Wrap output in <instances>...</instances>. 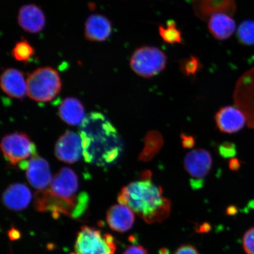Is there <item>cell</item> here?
Returning a JSON list of instances; mask_svg holds the SVG:
<instances>
[{"label":"cell","instance_id":"13","mask_svg":"<svg viewBox=\"0 0 254 254\" xmlns=\"http://www.w3.org/2000/svg\"><path fill=\"white\" fill-rule=\"evenodd\" d=\"M215 120L219 129L228 134L240 131L246 122L242 111L233 106L222 108L216 114Z\"/></svg>","mask_w":254,"mask_h":254},{"label":"cell","instance_id":"16","mask_svg":"<svg viewBox=\"0 0 254 254\" xmlns=\"http://www.w3.org/2000/svg\"><path fill=\"white\" fill-rule=\"evenodd\" d=\"M106 220L111 230L123 233L131 229L134 224L135 216L128 206L119 204L109 208Z\"/></svg>","mask_w":254,"mask_h":254},{"label":"cell","instance_id":"14","mask_svg":"<svg viewBox=\"0 0 254 254\" xmlns=\"http://www.w3.org/2000/svg\"><path fill=\"white\" fill-rule=\"evenodd\" d=\"M19 25L30 33H38L46 25V16L42 9L36 4H27L20 8L18 14Z\"/></svg>","mask_w":254,"mask_h":254},{"label":"cell","instance_id":"19","mask_svg":"<svg viewBox=\"0 0 254 254\" xmlns=\"http://www.w3.org/2000/svg\"><path fill=\"white\" fill-rule=\"evenodd\" d=\"M59 114L64 122L70 126H81L86 117L83 105L74 97L66 98L62 101Z\"/></svg>","mask_w":254,"mask_h":254},{"label":"cell","instance_id":"12","mask_svg":"<svg viewBox=\"0 0 254 254\" xmlns=\"http://www.w3.org/2000/svg\"><path fill=\"white\" fill-rule=\"evenodd\" d=\"M33 195L26 186L21 183L11 184L3 193L2 201L6 208L20 211L30 205Z\"/></svg>","mask_w":254,"mask_h":254},{"label":"cell","instance_id":"27","mask_svg":"<svg viewBox=\"0 0 254 254\" xmlns=\"http://www.w3.org/2000/svg\"><path fill=\"white\" fill-rule=\"evenodd\" d=\"M174 254H200L197 249L194 246L189 245H183L180 246Z\"/></svg>","mask_w":254,"mask_h":254},{"label":"cell","instance_id":"28","mask_svg":"<svg viewBox=\"0 0 254 254\" xmlns=\"http://www.w3.org/2000/svg\"><path fill=\"white\" fill-rule=\"evenodd\" d=\"M123 254H148L147 250L140 246H130Z\"/></svg>","mask_w":254,"mask_h":254},{"label":"cell","instance_id":"5","mask_svg":"<svg viewBox=\"0 0 254 254\" xmlns=\"http://www.w3.org/2000/svg\"><path fill=\"white\" fill-rule=\"evenodd\" d=\"M115 238L96 228L83 226L76 238L75 254H115Z\"/></svg>","mask_w":254,"mask_h":254},{"label":"cell","instance_id":"26","mask_svg":"<svg viewBox=\"0 0 254 254\" xmlns=\"http://www.w3.org/2000/svg\"><path fill=\"white\" fill-rule=\"evenodd\" d=\"M218 151L222 157H233L237 154L236 146L233 143L225 142L220 145Z\"/></svg>","mask_w":254,"mask_h":254},{"label":"cell","instance_id":"32","mask_svg":"<svg viewBox=\"0 0 254 254\" xmlns=\"http://www.w3.org/2000/svg\"><path fill=\"white\" fill-rule=\"evenodd\" d=\"M160 254H168V251L167 249H162L160 250Z\"/></svg>","mask_w":254,"mask_h":254},{"label":"cell","instance_id":"31","mask_svg":"<svg viewBox=\"0 0 254 254\" xmlns=\"http://www.w3.org/2000/svg\"><path fill=\"white\" fill-rule=\"evenodd\" d=\"M236 209L235 207H231L228 210V213L230 215H233L236 214Z\"/></svg>","mask_w":254,"mask_h":254},{"label":"cell","instance_id":"17","mask_svg":"<svg viewBox=\"0 0 254 254\" xmlns=\"http://www.w3.org/2000/svg\"><path fill=\"white\" fill-rule=\"evenodd\" d=\"M113 31L111 22L106 16L93 14L85 23V37L93 42H103L110 37Z\"/></svg>","mask_w":254,"mask_h":254},{"label":"cell","instance_id":"8","mask_svg":"<svg viewBox=\"0 0 254 254\" xmlns=\"http://www.w3.org/2000/svg\"><path fill=\"white\" fill-rule=\"evenodd\" d=\"M184 165L190 177L192 189L202 188L212 166V158L209 152L202 148L190 151L184 158Z\"/></svg>","mask_w":254,"mask_h":254},{"label":"cell","instance_id":"23","mask_svg":"<svg viewBox=\"0 0 254 254\" xmlns=\"http://www.w3.org/2000/svg\"><path fill=\"white\" fill-rule=\"evenodd\" d=\"M35 50L27 41L23 40L15 44L11 51L12 56L20 62H27L33 57Z\"/></svg>","mask_w":254,"mask_h":254},{"label":"cell","instance_id":"1","mask_svg":"<svg viewBox=\"0 0 254 254\" xmlns=\"http://www.w3.org/2000/svg\"><path fill=\"white\" fill-rule=\"evenodd\" d=\"M87 193L79 191L78 179L74 171L64 167L53 178L45 190H38L34 206L39 212H47L57 218L60 215L77 219L84 214L88 206Z\"/></svg>","mask_w":254,"mask_h":254},{"label":"cell","instance_id":"7","mask_svg":"<svg viewBox=\"0 0 254 254\" xmlns=\"http://www.w3.org/2000/svg\"><path fill=\"white\" fill-rule=\"evenodd\" d=\"M1 148L6 160L14 166L37 155L36 145L24 133L5 135L2 139Z\"/></svg>","mask_w":254,"mask_h":254},{"label":"cell","instance_id":"20","mask_svg":"<svg viewBox=\"0 0 254 254\" xmlns=\"http://www.w3.org/2000/svg\"><path fill=\"white\" fill-rule=\"evenodd\" d=\"M164 144L163 136L157 131H151L146 134L144 138V147L142 149L139 160L150 161L156 155Z\"/></svg>","mask_w":254,"mask_h":254},{"label":"cell","instance_id":"21","mask_svg":"<svg viewBox=\"0 0 254 254\" xmlns=\"http://www.w3.org/2000/svg\"><path fill=\"white\" fill-rule=\"evenodd\" d=\"M158 30L160 37L165 42L171 44L183 42L182 32L177 28L174 21H168L166 26L160 25Z\"/></svg>","mask_w":254,"mask_h":254},{"label":"cell","instance_id":"10","mask_svg":"<svg viewBox=\"0 0 254 254\" xmlns=\"http://www.w3.org/2000/svg\"><path fill=\"white\" fill-rule=\"evenodd\" d=\"M22 170H26L28 182L38 190H45L53 180L52 173L48 162L43 158L37 156L29 161L20 164Z\"/></svg>","mask_w":254,"mask_h":254},{"label":"cell","instance_id":"6","mask_svg":"<svg viewBox=\"0 0 254 254\" xmlns=\"http://www.w3.org/2000/svg\"><path fill=\"white\" fill-rule=\"evenodd\" d=\"M167 58L163 51L152 46L136 49L130 60V66L136 74L144 78H151L163 71Z\"/></svg>","mask_w":254,"mask_h":254},{"label":"cell","instance_id":"24","mask_svg":"<svg viewBox=\"0 0 254 254\" xmlns=\"http://www.w3.org/2000/svg\"><path fill=\"white\" fill-rule=\"evenodd\" d=\"M199 65L198 59L195 57H191L183 63L182 69L184 73L187 75H194L198 70Z\"/></svg>","mask_w":254,"mask_h":254},{"label":"cell","instance_id":"29","mask_svg":"<svg viewBox=\"0 0 254 254\" xmlns=\"http://www.w3.org/2000/svg\"><path fill=\"white\" fill-rule=\"evenodd\" d=\"M181 137H182V144L184 148H190L194 145L195 139L192 136L183 134L181 135Z\"/></svg>","mask_w":254,"mask_h":254},{"label":"cell","instance_id":"30","mask_svg":"<svg viewBox=\"0 0 254 254\" xmlns=\"http://www.w3.org/2000/svg\"><path fill=\"white\" fill-rule=\"evenodd\" d=\"M229 166L230 169L234 171H237L241 167L240 161L237 158H233L230 161Z\"/></svg>","mask_w":254,"mask_h":254},{"label":"cell","instance_id":"18","mask_svg":"<svg viewBox=\"0 0 254 254\" xmlns=\"http://www.w3.org/2000/svg\"><path fill=\"white\" fill-rule=\"evenodd\" d=\"M208 27L209 32L215 39L226 40L236 30V22L231 16L222 12H215L209 18Z\"/></svg>","mask_w":254,"mask_h":254},{"label":"cell","instance_id":"11","mask_svg":"<svg viewBox=\"0 0 254 254\" xmlns=\"http://www.w3.org/2000/svg\"><path fill=\"white\" fill-rule=\"evenodd\" d=\"M55 154L59 160L64 163H76L83 156L81 136L71 131L64 133L56 142Z\"/></svg>","mask_w":254,"mask_h":254},{"label":"cell","instance_id":"15","mask_svg":"<svg viewBox=\"0 0 254 254\" xmlns=\"http://www.w3.org/2000/svg\"><path fill=\"white\" fill-rule=\"evenodd\" d=\"M1 87L9 97L23 99L27 93V81L23 72L15 68H7L1 76Z\"/></svg>","mask_w":254,"mask_h":254},{"label":"cell","instance_id":"4","mask_svg":"<svg viewBox=\"0 0 254 254\" xmlns=\"http://www.w3.org/2000/svg\"><path fill=\"white\" fill-rule=\"evenodd\" d=\"M27 84L28 96L41 103L53 100L62 87L59 72L50 66L38 68L32 72L27 78Z\"/></svg>","mask_w":254,"mask_h":254},{"label":"cell","instance_id":"2","mask_svg":"<svg viewBox=\"0 0 254 254\" xmlns=\"http://www.w3.org/2000/svg\"><path fill=\"white\" fill-rule=\"evenodd\" d=\"M83 157L89 164L109 166L118 160L123 142L118 131L102 113L94 112L85 117L81 125Z\"/></svg>","mask_w":254,"mask_h":254},{"label":"cell","instance_id":"9","mask_svg":"<svg viewBox=\"0 0 254 254\" xmlns=\"http://www.w3.org/2000/svg\"><path fill=\"white\" fill-rule=\"evenodd\" d=\"M235 100L246 114L249 126L254 128V68L245 73L238 81Z\"/></svg>","mask_w":254,"mask_h":254},{"label":"cell","instance_id":"3","mask_svg":"<svg viewBox=\"0 0 254 254\" xmlns=\"http://www.w3.org/2000/svg\"><path fill=\"white\" fill-rule=\"evenodd\" d=\"M146 223H160L169 217L171 202L163 196V190L151 179H140L123 187L117 198Z\"/></svg>","mask_w":254,"mask_h":254},{"label":"cell","instance_id":"22","mask_svg":"<svg viewBox=\"0 0 254 254\" xmlns=\"http://www.w3.org/2000/svg\"><path fill=\"white\" fill-rule=\"evenodd\" d=\"M237 37L243 45L254 46V20H244L238 28Z\"/></svg>","mask_w":254,"mask_h":254},{"label":"cell","instance_id":"25","mask_svg":"<svg viewBox=\"0 0 254 254\" xmlns=\"http://www.w3.org/2000/svg\"><path fill=\"white\" fill-rule=\"evenodd\" d=\"M243 245L247 254H254V227L250 228L244 234Z\"/></svg>","mask_w":254,"mask_h":254}]
</instances>
